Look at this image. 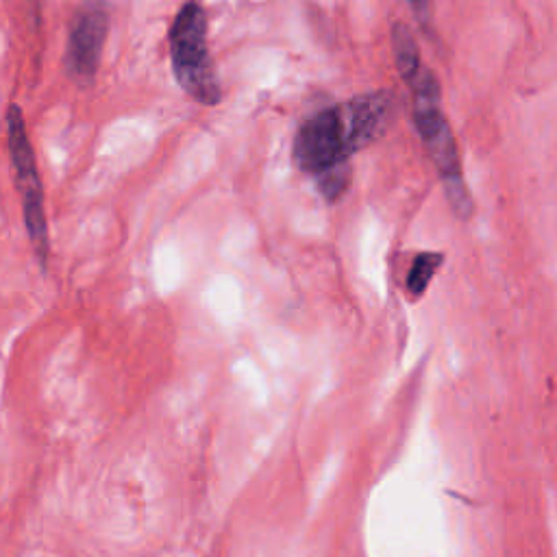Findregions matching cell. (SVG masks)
Returning <instances> with one entry per match:
<instances>
[{"mask_svg":"<svg viewBox=\"0 0 557 557\" xmlns=\"http://www.w3.org/2000/svg\"><path fill=\"white\" fill-rule=\"evenodd\" d=\"M172 72L181 89L205 107L222 98V87L207 48V15L196 0H187L170 26Z\"/></svg>","mask_w":557,"mask_h":557,"instance_id":"obj_3","label":"cell"},{"mask_svg":"<svg viewBox=\"0 0 557 557\" xmlns=\"http://www.w3.org/2000/svg\"><path fill=\"white\" fill-rule=\"evenodd\" d=\"M444 261L442 252H420L416 255L411 270L407 274V292L413 298H420L424 294V289L429 287V281L433 278L435 270L440 268V263Z\"/></svg>","mask_w":557,"mask_h":557,"instance_id":"obj_7","label":"cell"},{"mask_svg":"<svg viewBox=\"0 0 557 557\" xmlns=\"http://www.w3.org/2000/svg\"><path fill=\"white\" fill-rule=\"evenodd\" d=\"M7 146H9L11 168L15 176V189L22 198L28 239L39 265L46 268L50 242H48V224L44 213V189H41L35 154L26 135V124L17 104H11L7 109Z\"/></svg>","mask_w":557,"mask_h":557,"instance_id":"obj_4","label":"cell"},{"mask_svg":"<svg viewBox=\"0 0 557 557\" xmlns=\"http://www.w3.org/2000/svg\"><path fill=\"white\" fill-rule=\"evenodd\" d=\"M392 113V91L361 94L318 111L294 137V163L313 176L324 198L333 202L350 181V157L385 133Z\"/></svg>","mask_w":557,"mask_h":557,"instance_id":"obj_1","label":"cell"},{"mask_svg":"<svg viewBox=\"0 0 557 557\" xmlns=\"http://www.w3.org/2000/svg\"><path fill=\"white\" fill-rule=\"evenodd\" d=\"M109 28V9L104 0H85L76 11L65 46L67 76L78 85H89L100 65L102 46Z\"/></svg>","mask_w":557,"mask_h":557,"instance_id":"obj_5","label":"cell"},{"mask_svg":"<svg viewBox=\"0 0 557 557\" xmlns=\"http://www.w3.org/2000/svg\"><path fill=\"white\" fill-rule=\"evenodd\" d=\"M392 50H394V59H396L400 78L407 85H411L422 70L420 50H418V44H416L411 30L400 22H396L392 28Z\"/></svg>","mask_w":557,"mask_h":557,"instance_id":"obj_6","label":"cell"},{"mask_svg":"<svg viewBox=\"0 0 557 557\" xmlns=\"http://www.w3.org/2000/svg\"><path fill=\"white\" fill-rule=\"evenodd\" d=\"M413 94V122L426 152L442 178L446 198L453 211L466 220L472 213V200L463 183L461 163L455 146L450 124L442 111L440 83L429 67H422L416 81L409 85Z\"/></svg>","mask_w":557,"mask_h":557,"instance_id":"obj_2","label":"cell"},{"mask_svg":"<svg viewBox=\"0 0 557 557\" xmlns=\"http://www.w3.org/2000/svg\"><path fill=\"white\" fill-rule=\"evenodd\" d=\"M411 4V11L416 20L422 24V28L431 26V0H407Z\"/></svg>","mask_w":557,"mask_h":557,"instance_id":"obj_8","label":"cell"}]
</instances>
